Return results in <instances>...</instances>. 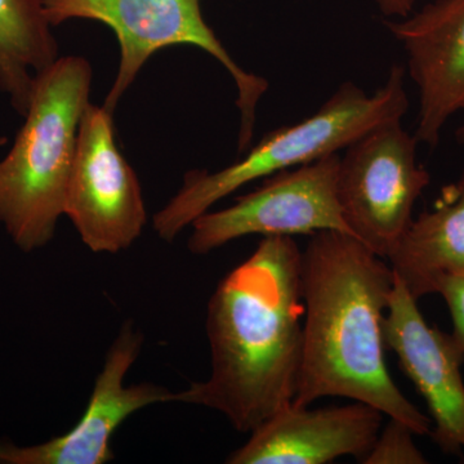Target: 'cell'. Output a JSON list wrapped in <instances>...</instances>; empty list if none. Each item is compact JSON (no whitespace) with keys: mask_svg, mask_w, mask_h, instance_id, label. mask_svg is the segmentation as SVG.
Returning a JSON list of instances; mask_svg holds the SVG:
<instances>
[{"mask_svg":"<svg viewBox=\"0 0 464 464\" xmlns=\"http://www.w3.org/2000/svg\"><path fill=\"white\" fill-rule=\"evenodd\" d=\"M338 167L340 154H332L267 177L257 190L237 198L231 207L195 219L188 249L208 255L248 235L338 231L353 237L338 200Z\"/></svg>","mask_w":464,"mask_h":464,"instance_id":"obj_7","label":"cell"},{"mask_svg":"<svg viewBox=\"0 0 464 464\" xmlns=\"http://www.w3.org/2000/svg\"><path fill=\"white\" fill-rule=\"evenodd\" d=\"M52 26L69 20L100 21L111 27L121 45V63L105 106L114 112L152 54L172 45L207 52L227 70L237 90L240 111L237 150L246 152L255 136L259 101L268 91L262 76L246 72L208 25L200 0H41Z\"/></svg>","mask_w":464,"mask_h":464,"instance_id":"obj_5","label":"cell"},{"mask_svg":"<svg viewBox=\"0 0 464 464\" xmlns=\"http://www.w3.org/2000/svg\"><path fill=\"white\" fill-rule=\"evenodd\" d=\"M386 350L420 393L431 415V438L444 453H464L462 350L453 334L424 319L418 301L395 275L382 323Z\"/></svg>","mask_w":464,"mask_h":464,"instance_id":"obj_10","label":"cell"},{"mask_svg":"<svg viewBox=\"0 0 464 464\" xmlns=\"http://www.w3.org/2000/svg\"><path fill=\"white\" fill-rule=\"evenodd\" d=\"M114 112L88 103L78 141L65 216L93 253L130 248L146 225V208L137 174L116 145Z\"/></svg>","mask_w":464,"mask_h":464,"instance_id":"obj_8","label":"cell"},{"mask_svg":"<svg viewBox=\"0 0 464 464\" xmlns=\"http://www.w3.org/2000/svg\"><path fill=\"white\" fill-rule=\"evenodd\" d=\"M386 259L417 301L438 295L445 277L464 275V170L411 219Z\"/></svg>","mask_w":464,"mask_h":464,"instance_id":"obj_13","label":"cell"},{"mask_svg":"<svg viewBox=\"0 0 464 464\" xmlns=\"http://www.w3.org/2000/svg\"><path fill=\"white\" fill-rule=\"evenodd\" d=\"M438 295L447 304L453 323L451 334L464 355V275L445 277L440 283Z\"/></svg>","mask_w":464,"mask_h":464,"instance_id":"obj_16","label":"cell"},{"mask_svg":"<svg viewBox=\"0 0 464 464\" xmlns=\"http://www.w3.org/2000/svg\"><path fill=\"white\" fill-rule=\"evenodd\" d=\"M8 139L5 136H0V148H3V146L7 145Z\"/></svg>","mask_w":464,"mask_h":464,"instance_id":"obj_18","label":"cell"},{"mask_svg":"<svg viewBox=\"0 0 464 464\" xmlns=\"http://www.w3.org/2000/svg\"><path fill=\"white\" fill-rule=\"evenodd\" d=\"M405 76V67L395 63L373 94L353 83L342 84L315 114L265 134L231 166L215 173L191 170L154 216L159 237L173 241L216 203L250 182L338 154L378 125L402 121L409 109Z\"/></svg>","mask_w":464,"mask_h":464,"instance_id":"obj_4","label":"cell"},{"mask_svg":"<svg viewBox=\"0 0 464 464\" xmlns=\"http://www.w3.org/2000/svg\"><path fill=\"white\" fill-rule=\"evenodd\" d=\"M142 343L141 332L132 322L124 323L81 420L69 432L33 447L0 441V464H105L114 459L110 441L121 424L146 406L174 400V393L159 384L124 383Z\"/></svg>","mask_w":464,"mask_h":464,"instance_id":"obj_9","label":"cell"},{"mask_svg":"<svg viewBox=\"0 0 464 464\" xmlns=\"http://www.w3.org/2000/svg\"><path fill=\"white\" fill-rule=\"evenodd\" d=\"M304 317L302 250L293 237H265L208 304L209 377L173 401L212 409L252 432L295 401Z\"/></svg>","mask_w":464,"mask_h":464,"instance_id":"obj_1","label":"cell"},{"mask_svg":"<svg viewBox=\"0 0 464 464\" xmlns=\"http://www.w3.org/2000/svg\"><path fill=\"white\" fill-rule=\"evenodd\" d=\"M92 78L90 63L79 56L58 57L36 76L25 121L0 160V225L23 252L47 246L65 215Z\"/></svg>","mask_w":464,"mask_h":464,"instance_id":"obj_3","label":"cell"},{"mask_svg":"<svg viewBox=\"0 0 464 464\" xmlns=\"http://www.w3.org/2000/svg\"><path fill=\"white\" fill-rule=\"evenodd\" d=\"M382 411L365 402L310 409L290 405L257 429L228 464H325L341 457L359 462L383 426Z\"/></svg>","mask_w":464,"mask_h":464,"instance_id":"obj_12","label":"cell"},{"mask_svg":"<svg viewBox=\"0 0 464 464\" xmlns=\"http://www.w3.org/2000/svg\"><path fill=\"white\" fill-rule=\"evenodd\" d=\"M384 20H399L414 11L415 0H375Z\"/></svg>","mask_w":464,"mask_h":464,"instance_id":"obj_17","label":"cell"},{"mask_svg":"<svg viewBox=\"0 0 464 464\" xmlns=\"http://www.w3.org/2000/svg\"><path fill=\"white\" fill-rule=\"evenodd\" d=\"M415 433L398 420L390 418L382 426L373 447L362 464H424L429 462L414 441Z\"/></svg>","mask_w":464,"mask_h":464,"instance_id":"obj_15","label":"cell"},{"mask_svg":"<svg viewBox=\"0 0 464 464\" xmlns=\"http://www.w3.org/2000/svg\"><path fill=\"white\" fill-rule=\"evenodd\" d=\"M402 121L378 125L344 149L338 167L342 215L353 237L389 257L431 182L418 163V140Z\"/></svg>","mask_w":464,"mask_h":464,"instance_id":"obj_6","label":"cell"},{"mask_svg":"<svg viewBox=\"0 0 464 464\" xmlns=\"http://www.w3.org/2000/svg\"><path fill=\"white\" fill-rule=\"evenodd\" d=\"M384 25L401 44L417 87L415 139L436 148L450 119L464 116V0H432ZM458 139L464 140V124Z\"/></svg>","mask_w":464,"mask_h":464,"instance_id":"obj_11","label":"cell"},{"mask_svg":"<svg viewBox=\"0 0 464 464\" xmlns=\"http://www.w3.org/2000/svg\"><path fill=\"white\" fill-rule=\"evenodd\" d=\"M462 142L464 143V140H463V141H462Z\"/></svg>","mask_w":464,"mask_h":464,"instance_id":"obj_19","label":"cell"},{"mask_svg":"<svg viewBox=\"0 0 464 464\" xmlns=\"http://www.w3.org/2000/svg\"><path fill=\"white\" fill-rule=\"evenodd\" d=\"M395 274L362 241L338 231L311 235L302 250L304 348L295 406L346 398L374 406L430 435L431 418L406 399L384 359L382 323Z\"/></svg>","mask_w":464,"mask_h":464,"instance_id":"obj_2","label":"cell"},{"mask_svg":"<svg viewBox=\"0 0 464 464\" xmlns=\"http://www.w3.org/2000/svg\"><path fill=\"white\" fill-rule=\"evenodd\" d=\"M52 27L41 0H0V92L21 116L36 76L60 57Z\"/></svg>","mask_w":464,"mask_h":464,"instance_id":"obj_14","label":"cell"}]
</instances>
